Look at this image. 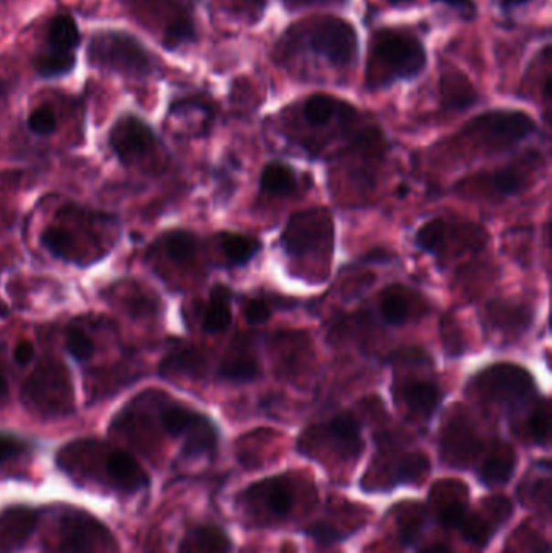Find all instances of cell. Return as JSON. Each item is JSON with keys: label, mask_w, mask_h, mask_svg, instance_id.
<instances>
[{"label": "cell", "mask_w": 552, "mask_h": 553, "mask_svg": "<svg viewBox=\"0 0 552 553\" xmlns=\"http://www.w3.org/2000/svg\"><path fill=\"white\" fill-rule=\"evenodd\" d=\"M203 367V357L196 351L186 350L178 353L177 356H169L163 365V372H185L195 374Z\"/></svg>", "instance_id": "cell-38"}, {"label": "cell", "mask_w": 552, "mask_h": 553, "mask_svg": "<svg viewBox=\"0 0 552 553\" xmlns=\"http://www.w3.org/2000/svg\"><path fill=\"white\" fill-rule=\"evenodd\" d=\"M517 468V453L507 443L494 445L488 456L483 460L478 476L484 485L499 487L510 481Z\"/></svg>", "instance_id": "cell-18"}, {"label": "cell", "mask_w": 552, "mask_h": 553, "mask_svg": "<svg viewBox=\"0 0 552 553\" xmlns=\"http://www.w3.org/2000/svg\"><path fill=\"white\" fill-rule=\"evenodd\" d=\"M41 243L48 251L60 260H69L70 252L75 250L73 235L60 227H48L41 235Z\"/></svg>", "instance_id": "cell-34"}, {"label": "cell", "mask_w": 552, "mask_h": 553, "mask_svg": "<svg viewBox=\"0 0 552 553\" xmlns=\"http://www.w3.org/2000/svg\"><path fill=\"white\" fill-rule=\"evenodd\" d=\"M161 426L175 439H184V455L188 458L213 455L218 449V429L205 414L193 411L190 408H164L161 411Z\"/></svg>", "instance_id": "cell-5"}, {"label": "cell", "mask_w": 552, "mask_h": 553, "mask_svg": "<svg viewBox=\"0 0 552 553\" xmlns=\"http://www.w3.org/2000/svg\"><path fill=\"white\" fill-rule=\"evenodd\" d=\"M65 350L77 363H86L94 353V345L81 329H70L65 336Z\"/></svg>", "instance_id": "cell-36"}, {"label": "cell", "mask_w": 552, "mask_h": 553, "mask_svg": "<svg viewBox=\"0 0 552 553\" xmlns=\"http://www.w3.org/2000/svg\"><path fill=\"white\" fill-rule=\"evenodd\" d=\"M133 10L143 27H159L167 49H178L196 37L192 15L177 0H133Z\"/></svg>", "instance_id": "cell-6"}, {"label": "cell", "mask_w": 552, "mask_h": 553, "mask_svg": "<svg viewBox=\"0 0 552 553\" xmlns=\"http://www.w3.org/2000/svg\"><path fill=\"white\" fill-rule=\"evenodd\" d=\"M392 5H407V4H413L415 0H387Z\"/></svg>", "instance_id": "cell-48"}, {"label": "cell", "mask_w": 552, "mask_h": 553, "mask_svg": "<svg viewBox=\"0 0 552 553\" xmlns=\"http://www.w3.org/2000/svg\"><path fill=\"white\" fill-rule=\"evenodd\" d=\"M232 542L219 526L198 525L190 527L180 544V553H230Z\"/></svg>", "instance_id": "cell-20"}, {"label": "cell", "mask_w": 552, "mask_h": 553, "mask_svg": "<svg viewBox=\"0 0 552 553\" xmlns=\"http://www.w3.org/2000/svg\"><path fill=\"white\" fill-rule=\"evenodd\" d=\"M304 533L308 534L321 547L334 546V544H339L342 540L347 539V534L342 533L335 526L329 525L326 521H319V523L308 526Z\"/></svg>", "instance_id": "cell-39"}, {"label": "cell", "mask_w": 552, "mask_h": 553, "mask_svg": "<svg viewBox=\"0 0 552 553\" xmlns=\"http://www.w3.org/2000/svg\"><path fill=\"white\" fill-rule=\"evenodd\" d=\"M283 5L291 10L312 7V5H345L348 0H282Z\"/></svg>", "instance_id": "cell-44"}, {"label": "cell", "mask_w": 552, "mask_h": 553, "mask_svg": "<svg viewBox=\"0 0 552 553\" xmlns=\"http://www.w3.org/2000/svg\"><path fill=\"white\" fill-rule=\"evenodd\" d=\"M8 397V382L4 367L0 365V403Z\"/></svg>", "instance_id": "cell-47"}, {"label": "cell", "mask_w": 552, "mask_h": 553, "mask_svg": "<svg viewBox=\"0 0 552 553\" xmlns=\"http://www.w3.org/2000/svg\"><path fill=\"white\" fill-rule=\"evenodd\" d=\"M48 42L49 50L62 52V54H73L80 44V31L75 20L69 15H58L50 21L48 28Z\"/></svg>", "instance_id": "cell-27"}, {"label": "cell", "mask_w": 552, "mask_h": 553, "mask_svg": "<svg viewBox=\"0 0 552 553\" xmlns=\"http://www.w3.org/2000/svg\"><path fill=\"white\" fill-rule=\"evenodd\" d=\"M165 256L175 264H186L196 256L198 239L190 231H170L164 239Z\"/></svg>", "instance_id": "cell-30"}, {"label": "cell", "mask_w": 552, "mask_h": 553, "mask_svg": "<svg viewBox=\"0 0 552 553\" xmlns=\"http://www.w3.org/2000/svg\"><path fill=\"white\" fill-rule=\"evenodd\" d=\"M442 104L451 111H463L476 101V91L472 83L462 73L451 71L441 81Z\"/></svg>", "instance_id": "cell-23"}, {"label": "cell", "mask_w": 552, "mask_h": 553, "mask_svg": "<svg viewBox=\"0 0 552 553\" xmlns=\"http://www.w3.org/2000/svg\"><path fill=\"white\" fill-rule=\"evenodd\" d=\"M277 52L282 57L308 52L335 70H347L356 60L358 37L348 21L337 16H319L292 27L279 42Z\"/></svg>", "instance_id": "cell-1"}, {"label": "cell", "mask_w": 552, "mask_h": 553, "mask_svg": "<svg viewBox=\"0 0 552 553\" xmlns=\"http://www.w3.org/2000/svg\"><path fill=\"white\" fill-rule=\"evenodd\" d=\"M235 2H240L241 5L247 8L251 15H261L262 10L266 7V0H235Z\"/></svg>", "instance_id": "cell-46"}, {"label": "cell", "mask_w": 552, "mask_h": 553, "mask_svg": "<svg viewBox=\"0 0 552 553\" xmlns=\"http://www.w3.org/2000/svg\"><path fill=\"white\" fill-rule=\"evenodd\" d=\"M352 112L354 109L350 105L327 94H314L306 99L303 104L304 120L313 126L329 125L335 117Z\"/></svg>", "instance_id": "cell-22"}, {"label": "cell", "mask_w": 552, "mask_h": 553, "mask_svg": "<svg viewBox=\"0 0 552 553\" xmlns=\"http://www.w3.org/2000/svg\"><path fill=\"white\" fill-rule=\"evenodd\" d=\"M241 504L249 508H261L270 518L285 519L295 505V494L287 477L272 476L245 489L241 494Z\"/></svg>", "instance_id": "cell-13"}, {"label": "cell", "mask_w": 552, "mask_h": 553, "mask_svg": "<svg viewBox=\"0 0 552 553\" xmlns=\"http://www.w3.org/2000/svg\"><path fill=\"white\" fill-rule=\"evenodd\" d=\"M28 126L33 133L39 134V136L52 134L57 128L56 112L48 105L37 107L36 111L29 113Z\"/></svg>", "instance_id": "cell-40"}, {"label": "cell", "mask_w": 552, "mask_h": 553, "mask_svg": "<svg viewBox=\"0 0 552 553\" xmlns=\"http://www.w3.org/2000/svg\"><path fill=\"white\" fill-rule=\"evenodd\" d=\"M447 224L442 218H434L426 222L419 230H418L417 245L426 252L440 254L444 246H446Z\"/></svg>", "instance_id": "cell-32"}, {"label": "cell", "mask_w": 552, "mask_h": 553, "mask_svg": "<svg viewBox=\"0 0 552 553\" xmlns=\"http://www.w3.org/2000/svg\"><path fill=\"white\" fill-rule=\"evenodd\" d=\"M112 536L100 521L88 515H65L60 525V552L109 553Z\"/></svg>", "instance_id": "cell-12"}, {"label": "cell", "mask_w": 552, "mask_h": 553, "mask_svg": "<svg viewBox=\"0 0 552 553\" xmlns=\"http://www.w3.org/2000/svg\"><path fill=\"white\" fill-rule=\"evenodd\" d=\"M436 516L446 527H459L468 510V489L461 481H441L432 487Z\"/></svg>", "instance_id": "cell-15"}, {"label": "cell", "mask_w": 552, "mask_h": 553, "mask_svg": "<svg viewBox=\"0 0 552 553\" xmlns=\"http://www.w3.org/2000/svg\"><path fill=\"white\" fill-rule=\"evenodd\" d=\"M524 186V175L517 168H501L496 172V175L493 176V188L496 189L501 197H514Z\"/></svg>", "instance_id": "cell-37"}, {"label": "cell", "mask_w": 552, "mask_h": 553, "mask_svg": "<svg viewBox=\"0 0 552 553\" xmlns=\"http://www.w3.org/2000/svg\"><path fill=\"white\" fill-rule=\"evenodd\" d=\"M245 317L253 325L268 323L271 319L270 303L264 300H249L245 306Z\"/></svg>", "instance_id": "cell-42"}, {"label": "cell", "mask_w": 552, "mask_h": 553, "mask_svg": "<svg viewBox=\"0 0 552 553\" xmlns=\"http://www.w3.org/2000/svg\"><path fill=\"white\" fill-rule=\"evenodd\" d=\"M404 399L411 413L430 418L441 403V392L431 382L415 380L405 387Z\"/></svg>", "instance_id": "cell-26"}, {"label": "cell", "mask_w": 552, "mask_h": 553, "mask_svg": "<svg viewBox=\"0 0 552 553\" xmlns=\"http://www.w3.org/2000/svg\"><path fill=\"white\" fill-rule=\"evenodd\" d=\"M434 2L444 4L446 7L461 15L463 20H473L476 15V5L472 0H434Z\"/></svg>", "instance_id": "cell-43"}, {"label": "cell", "mask_w": 552, "mask_h": 553, "mask_svg": "<svg viewBox=\"0 0 552 553\" xmlns=\"http://www.w3.org/2000/svg\"><path fill=\"white\" fill-rule=\"evenodd\" d=\"M14 357L18 366L29 365L31 359L35 357V346H33L31 342H27V340L20 342V344L16 345V348H15Z\"/></svg>", "instance_id": "cell-45"}, {"label": "cell", "mask_w": 552, "mask_h": 553, "mask_svg": "<svg viewBox=\"0 0 552 553\" xmlns=\"http://www.w3.org/2000/svg\"><path fill=\"white\" fill-rule=\"evenodd\" d=\"M88 60L94 67L127 77H146L153 70L151 57L142 44L133 36L117 31H102L92 36L88 46Z\"/></svg>", "instance_id": "cell-3"}, {"label": "cell", "mask_w": 552, "mask_h": 553, "mask_svg": "<svg viewBox=\"0 0 552 553\" xmlns=\"http://www.w3.org/2000/svg\"><path fill=\"white\" fill-rule=\"evenodd\" d=\"M261 186L272 197H291L297 189V180L291 167L272 162L262 172Z\"/></svg>", "instance_id": "cell-29"}, {"label": "cell", "mask_w": 552, "mask_h": 553, "mask_svg": "<svg viewBox=\"0 0 552 553\" xmlns=\"http://www.w3.org/2000/svg\"><path fill=\"white\" fill-rule=\"evenodd\" d=\"M512 512H514V505L509 498L504 495L484 498L480 508L467 510L457 529H461L463 539L468 542L476 546H486L489 540L496 536L497 531L509 521Z\"/></svg>", "instance_id": "cell-10"}, {"label": "cell", "mask_w": 552, "mask_h": 553, "mask_svg": "<svg viewBox=\"0 0 552 553\" xmlns=\"http://www.w3.org/2000/svg\"><path fill=\"white\" fill-rule=\"evenodd\" d=\"M107 479L122 492H138L148 485V474L133 456L123 450H113L104 462Z\"/></svg>", "instance_id": "cell-17"}, {"label": "cell", "mask_w": 552, "mask_h": 553, "mask_svg": "<svg viewBox=\"0 0 552 553\" xmlns=\"http://www.w3.org/2000/svg\"><path fill=\"white\" fill-rule=\"evenodd\" d=\"M396 526L398 540L405 547L417 544L425 531V506L417 502H404L396 508Z\"/></svg>", "instance_id": "cell-21"}, {"label": "cell", "mask_w": 552, "mask_h": 553, "mask_svg": "<svg viewBox=\"0 0 552 553\" xmlns=\"http://www.w3.org/2000/svg\"><path fill=\"white\" fill-rule=\"evenodd\" d=\"M431 468L430 458L423 452H410L398 456L387 473V483L383 491H390L397 485H418L423 483Z\"/></svg>", "instance_id": "cell-19"}, {"label": "cell", "mask_w": 552, "mask_h": 553, "mask_svg": "<svg viewBox=\"0 0 552 553\" xmlns=\"http://www.w3.org/2000/svg\"><path fill=\"white\" fill-rule=\"evenodd\" d=\"M109 144L123 165L143 162L154 153L157 138L154 132L135 115H125L113 125Z\"/></svg>", "instance_id": "cell-9"}, {"label": "cell", "mask_w": 552, "mask_h": 553, "mask_svg": "<svg viewBox=\"0 0 552 553\" xmlns=\"http://www.w3.org/2000/svg\"><path fill=\"white\" fill-rule=\"evenodd\" d=\"M425 69L426 50L415 36L398 29H383L373 36L366 67L369 90L417 78Z\"/></svg>", "instance_id": "cell-2"}, {"label": "cell", "mask_w": 552, "mask_h": 553, "mask_svg": "<svg viewBox=\"0 0 552 553\" xmlns=\"http://www.w3.org/2000/svg\"><path fill=\"white\" fill-rule=\"evenodd\" d=\"M75 54H62L49 50L48 54L37 57L35 60V69L37 75L43 78L62 77L65 73L73 70L75 67Z\"/></svg>", "instance_id": "cell-31"}, {"label": "cell", "mask_w": 552, "mask_h": 553, "mask_svg": "<svg viewBox=\"0 0 552 553\" xmlns=\"http://www.w3.org/2000/svg\"><path fill=\"white\" fill-rule=\"evenodd\" d=\"M260 365L247 348L230 350L219 366V376L232 382H249L260 376Z\"/></svg>", "instance_id": "cell-24"}, {"label": "cell", "mask_w": 552, "mask_h": 553, "mask_svg": "<svg viewBox=\"0 0 552 553\" xmlns=\"http://www.w3.org/2000/svg\"><path fill=\"white\" fill-rule=\"evenodd\" d=\"M535 122L524 112L494 111L472 120L463 133L483 136L499 144H514L535 132Z\"/></svg>", "instance_id": "cell-11"}, {"label": "cell", "mask_w": 552, "mask_h": 553, "mask_svg": "<svg viewBox=\"0 0 552 553\" xmlns=\"http://www.w3.org/2000/svg\"><path fill=\"white\" fill-rule=\"evenodd\" d=\"M334 224L326 209L302 210L293 214L281 237L283 250L293 258L324 251L333 246Z\"/></svg>", "instance_id": "cell-7"}, {"label": "cell", "mask_w": 552, "mask_h": 553, "mask_svg": "<svg viewBox=\"0 0 552 553\" xmlns=\"http://www.w3.org/2000/svg\"><path fill=\"white\" fill-rule=\"evenodd\" d=\"M441 452L449 464L465 468L482 452V441L467 420L455 418L444 429Z\"/></svg>", "instance_id": "cell-14"}, {"label": "cell", "mask_w": 552, "mask_h": 553, "mask_svg": "<svg viewBox=\"0 0 552 553\" xmlns=\"http://www.w3.org/2000/svg\"><path fill=\"white\" fill-rule=\"evenodd\" d=\"M528 431L530 435L538 443H547L551 432V409L547 401H543L535 407L528 418Z\"/></svg>", "instance_id": "cell-35"}, {"label": "cell", "mask_w": 552, "mask_h": 553, "mask_svg": "<svg viewBox=\"0 0 552 553\" xmlns=\"http://www.w3.org/2000/svg\"><path fill=\"white\" fill-rule=\"evenodd\" d=\"M381 314L390 325H402L410 317V304L402 292L390 290L381 302Z\"/></svg>", "instance_id": "cell-33"}, {"label": "cell", "mask_w": 552, "mask_h": 553, "mask_svg": "<svg viewBox=\"0 0 552 553\" xmlns=\"http://www.w3.org/2000/svg\"><path fill=\"white\" fill-rule=\"evenodd\" d=\"M473 386L484 399L509 407H518L535 392V382L530 372L522 366L494 365L480 372L473 378Z\"/></svg>", "instance_id": "cell-8"}, {"label": "cell", "mask_w": 552, "mask_h": 553, "mask_svg": "<svg viewBox=\"0 0 552 553\" xmlns=\"http://www.w3.org/2000/svg\"><path fill=\"white\" fill-rule=\"evenodd\" d=\"M219 245L227 261L237 266L247 264L261 248V243L258 239L245 237L240 233H222L219 235Z\"/></svg>", "instance_id": "cell-28"}, {"label": "cell", "mask_w": 552, "mask_h": 553, "mask_svg": "<svg viewBox=\"0 0 552 553\" xmlns=\"http://www.w3.org/2000/svg\"><path fill=\"white\" fill-rule=\"evenodd\" d=\"M36 525L37 513L25 506L0 513V553L18 552L35 533Z\"/></svg>", "instance_id": "cell-16"}, {"label": "cell", "mask_w": 552, "mask_h": 553, "mask_svg": "<svg viewBox=\"0 0 552 553\" xmlns=\"http://www.w3.org/2000/svg\"><path fill=\"white\" fill-rule=\"evenodd\" d=\"M319 449L329 450L340 460L360 458L363 452L360 424L352 414L342 413L308 429L298 441L300 453L313 458Z\"/></svg>", "instance_id": "cell-4"}, {"label": "cell", "mask_w": 552, "mask_h": 553, "mask_svg": "<svg viewBox=\"0 0 552 553\" xmlns=\"http://www.w3.org/2000/svg\"><path fill=\"white\" fill-rule=\"evenodd\" d=\"M230 323H232L230 292H228V288L218 285L213 288L209 304L206 308L203 330L207 334H220L228 329Z\"/></svg>", "instance_id": "cell-25"}, {"label": "cell", "mask_w": 552, "mask_h": 553, "mask_svg": "<svg viewBox=\"0 0 552 553\" xmlns=\"http://www.w3.org/2000/svg\"><path fill=\"white\" fill-rule=\"evenodd\" d=\"M28 452V443L20 437L0 432V464L12 462Z\"/></svg>", "instance_id": "cell-41"}]
</instances>
